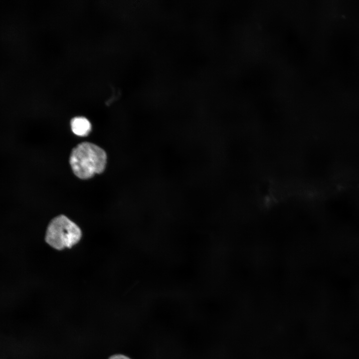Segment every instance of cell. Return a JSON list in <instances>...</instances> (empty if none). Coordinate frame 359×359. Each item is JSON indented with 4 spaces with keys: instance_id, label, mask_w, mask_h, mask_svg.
<instances>
[{
    "instance_id": "obj_1",
    "label": "cell",
    "mask_w": 359,
    "mask_h": 359,
    "mask_svg": "<svg viewBox=\"0 0 359 359\" xmlns=\"http://www.w3.org/2000/svg\"><path fill=\"white\" fill-rule=\"evenodd\" d=\"M72 170L78 178L86 180L104 172L107 155L103 149L89 142H83L73 149L69 158Z\"/></svg>"
},
{
    "instance_id": "obj_2",
    "label": "cell",
    "mask_w": 359,
    "mask_h": 359,
    "mask_svg": "<svg viewBox=\"0 0 359 359\" xmlns=\"http://www.w3.org/2000/svg\"><path fill=\"white\" fill-rule=\"evenodd\" d=\"M81 236L78 226L66 216L61 215L50 222L45 239L50 246L60 250L71 247L79 241Z\"/></svg>"
},
{
    "instance_id": "obj_3",
    "label": "cell",
    "mask_w": 359,
    "mask_h": 359,
    "mask_svg": "<svg viewBox=\"0 0 359 359\" xmlns=\"http://www.w3.org/2000/svg\"><path fill=\"white\" fill-rule=\"evenodd\" d=\"M70 125L73 133L78 136H86L91 131L90 122L84 117L73 118L71 121Z\"/></svg>"
},
{
    "instance_id": "obj_4",
    "label": "cell",
    "mask_w": 359,
    "mask_h": 359,
    "mask_svg": "<svg viewBox=\"0 0 359 359\" xmlns=\"http://www.w3.org/2000/svg\"><path fill=\"white\" fill-rule=\"evenodd\" d=\"M109 359H131L129 358L122 355H115L110 357Z\"/></svg>"
}]
</instances>
